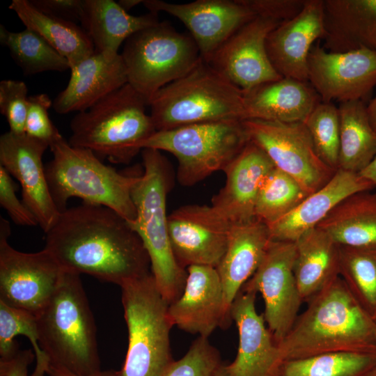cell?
<instances>
[{
	"label": "cell",
	"mask_w": 376,
	"mask_h": 376,
	"mask_svg": "<svg viewBox=\"0 0 376 376\" xmlns=\"http://www.w3.org/2000/svg\"><path fill=\"white\" fill-rule=\"evenodd\" d=\"M45 234V248L65 272L88 274L120 287L151 273L141 238L107 207L83 203L67 208Z\"/></svg>",
	"instance_id": "obj_1"
},
{
	"label": "cell",
	"mask_w": 376,
	"mask_h": 376,
	"mask_svg": "<svg viewBox=\"0 0 376 376\" xmlns=\"http://www.w3.org/2000/svg\"><path fill=\"white\" fill-rule=\"evenodd\" d=\"M306 303L276 344L281 363L329 352H376V321L340 276Z\"/></svg>",
	"instance_id": "obj_2"
},
{
	"label": "cell",
	"mask_w": 376,
	"mask_h": 376,
	"mask_svg": "<svg viewBox=\"0 0 376 376\" xmlns=\"http://www.w3.org/2000/svg\"><path fill=\"white\" fill-rule=\"evenodd\" d=\"M36 317L39 344L50 362L81 376H96L102 371L96 326L80 275L65 271Z\"/></svg>",
	"instance_id": "obj_3"
},
{
	"label": "cell",
	"mask_w": 376,
	"mask_h": 376,
	"mask_svg": "<svg viewBox=\"0 0 376 376\" xmlns=\"http://www.w3.org/2000/svg\"><path fill=\"white\" fill-rule=\"evenodd\" d=\"M141 157L143 172L131 191L136 218L129 224L141 238L155 284L170 304L181 295L187 272L178 263L170 243L166 203L170 187L169 166L155 149H142Z\"/></svg>",
	"instance_id": "obj_4"
},
{
	"label": "cell",
	"mask_w": 376,
	"mask_h": 376,
	"mask_svg": "<svg viewBox=\"0 0 376 376\" xmlns=\"http://www.w3.org/2000/svg\"><path fill=\"white\" fill-rule=\"evenodd\" d=\"M146 106V100L126 84L72 118L68 143L91 150L101 160L127 164L156 132Z\"/></svg>",
	"instance_id": "obj_5"
},
{
	"label": "cell",
	"mask_w": 376,
	"mask_h": 376,
	"mask_svg": "<svg viewBox=\"0 0 376 376\" xmlns=\"http://www.w3.org/2000/svg\"><path fill=\"white\" fill-rule=\"evenodd\" d=\"M49 148L45 173L53 200L62 212L69 198L112 209L128 223L136 218L131 191L139 175H127L102 163L91 150L72 146L61 136Z\"/></svg>",
	"instance_id": "obj_6"
},
{
	"label": "cell",
	"mask_w": 376,
	"mask_h": 376,
	"mask_svg": "<svg viewBox=\"0 0 376 376\" xmlns=\"http://www.w3.org/2000/svg\"><path fill=\"white\" fill-rule=\"evenodd\" d=\"M148 106L156 131L245 119L244 92L203 58L185 75L159 90Z\"/></svg>",
	"instance_id": "obj_7"
},
{
	"label": "cell",
	"mask_w": 376,
	"mask_h": 376,
	"mask_svg": "<svg viewBox=\"0 0 376 376\" xmlns=\"http://www.w3.org/2000/svg\"><path fill=\"white\" fill-rule=\"evenodd\" d=\"M120 288L128 347L118 376H162L174 361L169 303L159 291L152 273Z\"/></svg>",
	"instance_id": "obj_8"
},
{
	"label": "cell",
	"mask_w": 376,
	"mask_h": 376,
	"mask_svg": "<svg viewBox=\"0 0 376 376\" xmlns=\"http://www.w3.org/2000/svg\"><path fill=\"white\" fill-rule=\"evenodd\" d=\"M249 141L242 120H224L156 131L140 148L172 154L178 162L179 183L191 187L224 171Z\"/></svg>",
	"instance_id": "obj_9"
},
{
	"label": "cell",
	"mask_w": 376,
	"mask_h": 376,
	"mask_svg": "<svg viewBox=\"0 0 376 376\" xmlns=\"http://www.w3.org/2000/svg\"><path fill=\"white\" fill-rule=\"evenodd\" d=\"M129 84L148 102L162 88L188 73L202 58L190 34L168 22L130 36L120 54Z\"/></svg>",
	"instance_id": "obj_10"
},
{
	"label": "cell",
	"mask_w": 376,
	"mask_h": 376,
	"mask_svg": "<svg viewBox=\"0 0 376 376\" xmlns=\"http://www.w3.org/2000/svg\"><path fill=\"white\" fill-rule=\"evenodd\" d=\"M9 221L0 217V301L37 315L56 291L65 270L44 249L24 253L13 248Z\"/></svg>",
	"instance_id": "obj_11"
},
{
	"label": "cell",
	"mask_w": 376,
	"mask_h": 376,
	"mask_svg": "<svg viewBox=\"0 0 376 376\" xmlns=\"http://www.w3.org/2000/svg\"><path fill=\"white\" fill-rule=\"evenodd\" d=\"M242 124L249 141L259 146L276 169L293 178L308 194L321 188L336 172L318 155L304 123L246 119Z\"/></svg>",
	"instance_id": "obj_12"
},
{
	"label": "cell",
	"mask_w": 376,
	"mask_h": 376,
	"mask_svg": "<svg viewBox=\"0 0 376 376\" xmlns=\"http://www.w3.org/2000/svg\"><path fill=\"white\" fill-rule=\"evenodd\" d=\"M295 242L272 240L256 271L243 285L260 292L265 322L276 343L290 331L301 303L294 275Z\"/></svg>",
	"instance_id": "obj_13"
},
{
	"label": "cell",
	"mask_w": 376,
	"mask_h": 376,
	"mask_svg": "<svg viewBox=\"0 0 376 376\" xmlns=\"http://www.w3.org/2000/svg\"><path fill=\"white\" fill-rule=\"evenodd\" d=\"M308 81L322 102L363 100L376 86V52L327 51L314 44L308 56Z\"/></svg>",
	"instance_id": "obj_14"
},
{
	"label": "cell",
	"mask_w": 376,
	"mask_h": 376,
	"mask_svg": "<svg viewBox=\"0 0 376 376\" xmlns=\"http://www.w3.org/2000/svg\"><path fill=\"white\" fill-rule=\"evenodd\" d=\"M170 243L178 263L217 268L228 246L232 224L212 205H186L168 215Z\"/></svg>",
	"instance_id": "obj_15"
},
{
	"label": "cell",
	"mask_w": 376,
	"mask_h": 376,
	"mask_svg": "<svg viewBox=\"0 0 376 376\" xmlns=\"http://www.w3.org/2000/svg\"><path fill=\"white\" fill-rule=\"evenodd\" d=\"M281 23L256 16L235 31L207 63L243 92L282 79L266 49L267 36Z\"/></svg>",
	"instance_id": "obj_16"
},
{
	"label": "cell",
	"mask_w": 376,
	"mask_h": 376,
	"mask_svg": "<svg viewBox=\"0 0 376 376\" xmlns=\"http://www.w3.org/2000/svg\"><path fill=\"white\" fill-rule=\"evenodd\" d=\"M143 4L149 12H164L180 19L206 62L235 31L256 17L243 0H196L185 3L143 0Z\"/></svg>",
	"instance_id": "obj_17"
},
{
	"label": "cell",
	"mask_w": 376,
	"mask_h": 376,
	"mask_svg": "<svg viewBox=\"0 0 376 376\" xmlns=\"http://www.w3.org/2000/svg\"><path fill=\"white\" fill-rule=\"evenodd\" d=\"M47 148V143L26 134L8 131L0 137L1 166L19 182L22 202L34 214L45 233L61 214L52 196L42 164V155Z\"/></svg>",
	"instance_id": "obj_18"
},
{
	"label": "cell",
	"mask_w": 376,
	"mask_h": 376,
	"mask_svg": "<svg viewBox=\"0 0 376 376\" xmlns=\"http://www.w3.org/2000/svg\"><path fill=\"white\" fill-rule=\"evenodd\" d=\"M181 295L169 304L173 326L199 336H208L230 322L224 301L222 284L215 267L191 265Z\"/></svg>",
	"instance_id": "obj_19"
},
{
	"label": "cell",
	"mask_w": 376,
	"mask_h": 376,
	"mask_svg": "<svg viewBox=\"0 0 376 376\" xmlns=\"http://www.w3.org/2000/svg\"><path fill=\"white\" fill-rule=\"evenodd\" d=\"M256 294L242 288L230 308L239 345L235 360L226 366L230 376H276L281 364L277 345L264 315L256 311Z\"/></svg>",
	"instance_id": "obj_20"
},
{
	"label": "cell",
	"mask_w": 376,
	"mask_h": 376,
	"mask_svg": "<svg viewBox=\"0 0 376 376\" xmlns=\"http://www.w3.org/2000/svg\"><path fill=\"white\" fill-rule=\"evenodd\" d=\"M324 31V0H305L295 17L279 24L267 36V53L275 70L282 77L308 81L309 52Z\"/></svg>",
	"instance_id": "obj_21"
},
{
	"label": "cell",
	"mask_w": 376,
	"mask_h": 376,
	"mask_svg": "<svg viewBox=\"0 0 376 376\" xmlns=\"http://www.w3.org/2000/svg\"><path fill=\"white\" fill-rule=\"evenodd\" d=\"M274 167L267 154L249 141L224 170L225 185L213 196L211 205L231 224L254 219L260 187Z\"/></svg>",
	"instance_id": "obj_22"
},
{
	"label": "cell",
	"mask_w": 376,
	"mask_h": 376,
	"mask_svg": "<svg viewBox=\"0 0 376 376\" xmlns=\"http://www.w3.org/2000/svg\"><path fill=\"white\" fill-rule=\"evenodd\" d=\"M375 186L359 173L338 169L321 188L307 196L285 215L267 225L274 241L296 242L315 228L340 201Z\"/></svg>",
	"instance_id": "obj_23"
},
{
	"label": "cell",
	"mask_w": 376,
	"mask_h": 376,
	"mask_svg": "<svg viewBox=\"0 0 376 376\" xmlns=\"http://www.w3.org/2000/svg\"><path fill=\"white\" fill-rule=\"evenodd\" d=\"M68 83L53 101L59 114L84 111L127 84L120 54L95 52L70 68Z\"/></svg>",
	"instance_id": "obj_24"
},
{
	"label": "cell",
	"mask_w": 376,
	"mask_h": 376,
	"mask_svg": "<svg viewBox=\"0 0 376 376\" xmlns=\"http://www.w3.org/2000/svg\"><path fill=\"white\" fill-rule=\"evenodd\" d=\"M321 102L308 81L283 77L244 92V120L304 123Z\"/></svg>",
	"instance_id": "obj_25"
},
{
	"label": "cell",
	"mask_w": 376,
	"mask_h": 376,
	"mask_svg": "<svg viewBox=\"0 0 376 376\" xmlns=\"http://www.w3.org/2000/svg\"><path fill=\"white\" fill-rule=\"evenodd\" d=\"M271 241L267 225L256 219L232 224L226 251L216 268L230 317L234 299L256 271Z\"/></svg>",
	"instance_id": "obj_26"
},
{
	"label": "cell",
	"mask_w": 376,
	"mask_h": 376,
	"mask_svg": "<svg viewBox=\"0 0 376 376\" xmlns=\"http://www.w3.org/2000/svg\"><path fill=\"white\" fill-rule=\"evenodd\" d=\"M323 47L376 52V0H324Z\"/></svg>",
	"instance_id": "obj_27"
},
{
	"label": "cell",
	"mask_w": 376,
	"mask_h": 376,
	"mask_svg": "<svg viewBox=\"0 0 376 376\" xmlns=\"http://www.w3.org/2000/svg\"><path fill=\"white\" fill-rule=\"evenodd\" d=\"M159 22L157 13L132 15L113 0H83L80 23L95 52L118 54L121 44L130 36Z\"/></svg>",
	"instance_id": "obj_28"
},
{
	"label": "cell",
	"mask_w": 376,
	"mask_h": 376,
	"mask_svg": "<svg viewBox=\"0 0 376 376\" xmlns=\"http://www.w3.org/2000/svg\"><path fill=\"white\" fill-rule=\"evenodd\" d=\"M295 244L294 275L302 301L307 302L339 276V245L317 227Z\"/></svg>",
	"instance_id": "obj_29"
},
{
	"label": "cell",
	"mask_w": 376,
	"mask_h": 376,
	"mask_svg": "<svg viewBox=\"0 0 376 376\" xmlns=\"http://www.w3.org/2000/svg\"><path fill=\"white\" fill-rule=\"evenodd\" d=\"M317 228L338 245L376 247V193L364 191L347 196Z\"/></svg>",
	"instance_id": "obj_30"
},
{
	"label": "cell",
	"mask_w": 376,
	"mask_h": 376,
	"mask_svg": "<svg viewBox=\"0 0 376 376\" xmlns=\"http://www.w3.org/2000/svg\"><path fill=\"white\" fill-rule=\"evenodd\" d=\"M8 8L26 28L37 33L65 58L70 68L95 52L92 40L77 24L46 15L29 0H13Z\"/></svg>",
	"instance_id": "obj_31"
},
{
	"label": "cell",
	"mask_w": 376,
	"mask_h": 376,
	"mask_svg": "<svg viewBox=\"0 0 376 376\" xmlns=\"http://www.w3.org/2000/svg\"><path fill=\"white\" fill-rule=\"evenodd\" d=\"M338 168L359 173L376 155V131L363 100L340 102Z\"/></svg>",
	"instance_id": "obj_32"
},
{
	"label": "cell",
	"mask_w": 376,
	"mask_h": 376,
	"mask_svg": "<svg viewBox=\"0 0 376 376\" xmlns=\"http://www.w3.org/2000/svg\"><path fill=\"white\" fill-rule=\"evenodd\" d=\"M0 42L26 75L43 72L70 70L68 60L33 31L26 28L19 32L0 25Z\"/></svg>",
	"instance_id": "obj_33"
},
{
	"label": "cell",
	"mask_w": 376,
	"mask_h": 376,
	"mask_svg": "<svg viewBox=\"0 0 376 376\" xmlns=\"http://www.w3.org/2000/svg\"><path fill=\"white\" fill-rule=\"evenodd\" d=\"M376 352H337L283 361L276 376H366Z\"/></svg>",
	"instance_id": "obj_34"
},
{
	"label": "cell",
	"mask_w": 376,
	"mask_h": 376,
	"mask_svg": "<svg viewBox=\"0 0 376 376\" xmlns=\"http://www.w3.org/2000/svg\"><path fill=\"white\" fill-rule=\"evenodd\" d=\"M339 276L376 321V247L339 245Z\"/></svg>",
	"instance_id": "obj_35"
},
{
	"label": "cell",
	"mask_w": 376,
	"mask_h": 376,
	"mask_svg": "<svg viewBox=\"0 0 376 376\" xmlns=\"http://www.w3.org/2000/svg\"><path fill=\"white\" fill-rule=\"evenodd\" d=\"M23 335L30 340L36 357V366L30 376H44L50 360L39 344L36 317L0 301V361L13 358L19 347L15 338Z\"/></svg>",
	"instance_id": "obj_36"
},
{
	"label": "cell",
	"mask_w": 376,
	"mask_h": 376,
	"mask_svg": "<svg viewBox=\"0 0 376 376\" xmlns=\"http://www.w3.org/2000/svg\"><path fill=\"white\" fill-rule=\"evenodd\" d=\"M309 194L293 178L274 167L260 187L254 218L266 225L296 207Z\"/></svg>",
	"instance_id": "obj_37"
},
{
	"label": "cell",
	"mask_w": 376,
	"mask_h": 376,
	"mask_svg": "<svg viewBox=\"0 0 376 376\" xmlns=\"http://www.w3.org/2000/svg\"><path fill=\"white\" fill-rule=\"evenodd\" d=\"M315 150L329 167L338 168L340 124L338 108L332 102H320L304 123Z\"/></svg>",
	"instance_id": "obj_38"
},
{
	"label": "cell",
	"mask_w": 376,
	"mask_h": 376,
	"mask_svg": "<svg viewBox=\"0 0 376 376\" xmlns=\"http://www.w3.org/2000/svg\"><path fill=\"white\" fill-rule=\"evenodd\" d=\"M222 365L218 350L207 338L198 336L187 353L173 361L162 376H213Z\"/></svg>",
	"instance_id": "obj_39"
},
{
	"label": "cell",
	"mask_w": 376,
	"mask_h": 376,
	"mask_svg": "<svg viewBox=\"0 0 376 376\" xmlns=\"http://www.w3.org/2000/svg\"><path fill=\"white\" fill-rule=\"evenodd\" d=\"M27 93V86L22 81L6 79L0 82V111L7 120L9 131L14 134H25Z\"/></svg>",
	"instance_id": "obj_40"
},
{
	"label": "cell",
	"mask_w": 376,
	"mask_h": 376,
	"mask_svg": "<svg viewBox=\"0 0 376 376\" xmlns=\"http://www.w3.org/2000/svg\"><path fill=\"white\" fill-rule=\"evenodd\" d=\"M53 102L45 93L29 96L25 121V134L49 146L61 136L49 116L48 110Z\"/></svg>",
	"instance_id": "obj_41"
},
{
	"label": "cell",
	"mask_w": 376,
	"mask_h": 376,
	"mask_svg": "<svg viewBox=\"0 0 376 376\" xmlns=\"http://www.w3.org/2000/svg\"><path fill=\"white\" fill-rule=\"evenodd\" d=\"M17 186L9 173L0 165V205L7 212L12 221L17 225L36 226L38 225L34 214L16 196Z\"/></svg>",
	"instance_id": "obj_42"
},
{
	"label": "cell",
	"mask_w": 376,
	"mask_h": 376,
	"mask_svg": "<svg viewBox=\"0 0 376 376\" xmlns=\"http://www.w3.org/2000/svg\"><path fill=\"white\" fill-rule=\"evenodd\" d=\"M305 0H243L256 16L283 22L295 17Z\"/></svg>",
	"instance_id": "obj_43"
},
{
	"label": "cell",
	"mask_w": 376,
	"mask_h": 376,
	"mask_svg": "<svg viewBox=\"0 0 376 376\" xmlns=\"http://www.w3.org/2000/svg\"><path fill=\"white\" fill-rule=\"evenodd\" d=\"M42 13L77 24L81 22L83 0H30Z\"/></svg>",
	"instance_id": "obj_44"
},
{
	"label": "cell",
	"mask_w": 376,
	"mask_h": 376,
	"mask_svg": "<svg viewBox=\"0 0 376 376\" xmlns=\"http://www.w3.org/2000/svg\"><path fill=\"white\" fill-rule=\"evenodd\" d=\"M36 359L33 349L19 350L11 359L0 361V376H29V365Z\"/></svg>",
	"instance_id": "obj_45"
},
{
	"label": "cell",
	"mask_w": 376,
	"mask_h": 376,
	"mask_svg": "<svg viewBox=\"0 0 376 376\" xmlns=\"http://www.w3.org/2000/svg\"><path fill=\"white\" fill-rule=\"evenodd\" d=\"M46 374L49 376H81L52 362H49ZM96 376H118V371L113 370L102 371Z\"/></svg>",
	"instance_id": "obj_46"
},
{
	"label": "cell",
	"mask_w": 376,
	"mask_h": 376,
	"mask_svg": "<svg viewBox=\"0 0 376 376\" xmlns=\"http://www.w3.org/2000/svg\"><path fill=\"white\" fill-rule=\"evenodd\" d=\"M359 174L373 182L375 187H376V155L371 162Z\"/></svg>",
	"instance_id": "obj_47"
},
{
	"label": "cell",
	"mask_w": 376,
	"mask_h": 376,
	"mask_svg": "<svg viewBox=\"0 0 376 376\" xmlns=\"http://www.w3.org/2000/svg\"><path fill=\"white\" fill-rule=\"evenodd\" d=\"M366 111L371 125L376 131V96L366 106Z\"/></svg>",
	"instance_id": "obj_48"
},
{
	"label": "cell",
	"mask_w": 376,
	"mask_h": 376,
	"mask_svg": "<svg viewBox=\"0 0 376 376\" xmlns=\"http://www.w3.org/2000/svg\"><path fill=\"white\" fill-rule=\"evenodd\" d=\"M143 0H120L118 3L125 11H128L131 8L137 6L139 3H143Z\"/></svg>",
	"instance_id": "obj_49"
},
{
	"label": "cell",
	"mask_w": 376,
	"mask_h": 376,
	"mask_svg": "<svg viewBox=\"0 0 376 376\" xmlns=\"http://www.w3.org/2000/svg\"><path fill=\"white\" fill-rule=\"evenodd\" d=\"M213 376H230L225 365H222Z\"/></svg>",
	"instance_id": "obj_50"
},
{
	"label": "cell",
	"mask_w": 376,
	"mask_h": 376,
	"mask_svg": "<svg viewBox=\"0 0 376 376\" xmlns=\"http://www.w3.org/2000/svg\"><path fill=\"white\" fill-rule=\"evenodd\" d=\"M366 376H376V366H375Z\"/></svg>",
	"instance_id": "obj_51"
}]
</instances>
